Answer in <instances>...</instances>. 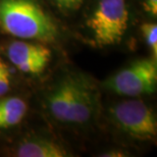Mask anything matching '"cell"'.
Returning a JSON list of instances; mask_svg holds the SVG:
<instances>
[{
    "instance_id": "cell-1",
    "label": "cell",
    "mask_w": 157,
    "mask_h": 157,
    "mask_svg": "<svg viewBox=\"0 0 157 157\" xmlns=\"http://www.w3.org/2000/svg\"><path fill=\"white\" fill-rule=\"evenodd\" d=\"M0 27L25 40L52 42L58 35L54 21L33 0H0Z\"/></svg>"
},
{
    "instance_id": "cell-2",
    "label": "cell",
    "mask_w": 157,
    "mask_h": 157,
    "mask_svg": "<svg viewBox=\"0 0 157 157\" xmlns=\"http://www.w3.org/2000/svg\"><path fill=\"white\" fill-rule=\"evenodd\" d=\"M47 108L55 119L67 124L90 121L96 108L93 89L83 78H63L46 97Z\"/></svg>"
},
{
    "instance_id": "cell-3",
    "label": "cell",
    "mask_w": 157,
    "mask_h": 157,
    "mask_svg": "<svg viewBox=\"0 0 157 157\" xmlns=\"http://www.w3.org/2000/svg\"><path fill=\"white\" fill-rule=\"evenodd\" d=\"M128 21V10L125 0H99L87 21V26L97 45L110 46L122 40Z\"/></svg>"
},
{
    "instance_id": "cell-4",
    "label": "cell",
    "mask_w": 157,
    "mask_h": 157,
    "mask_svg": "<svg viewBox=\"0 0 157 157\" xmlns=\"http://www.w3.org/2000/svg\"><path fill=\"white\" fill-rule=\"evenodd\" d=\"M156 59L145 58L134 61L104 82L105 89L128 97L151 94L156 89Z\"/></svg>"
},
{
    "instance_id": "cell-5",
    "label": "cell",
    "mask_w": 157,
    "mask_h": 157,
    "mask_svg": "<svg viewBox=\"0 0 157 157\" xmlns=\"http://www.w3.org/2000/svg\"><path fill=\"white\" fill-rule=\"evenodd\" d=\"M114 124L133 138L153 140L157 135L154 112L142 100L133 99L118 102L109 109Z\"/></svg>"
},
{
    "instance_id": "cell-6",
    "label": "cell",
    "mask_w": 157,
    "mask_h": 157,
    "mask_svg": "<svg viewBox=\"0 0 157 157\" xmlns=\"http://www.w3.org/2000/svg\"><path fill=\"white\" fill-rule=\"evenodd\" d=\"M7 57L21 73L38 75L48 65L51 51L42 44L13 41L7 47Z\"/></svg>"
},
{
    "instance_id": "cell-7",
    "label": "cell",
    "mask_w": 157,
    "mask_h": 157,
    "mask_svg": "<svg viewBox=\"0 0 157 157\" xmlns=\"http://www.w3.org/2000/svg\"><path fill=\"white\" fill-rule=\"evenodd\" d=\"M17 156L20 157H65L67 151L59 144L44 139H31L21 143Z\"/></svg>"
},
{
    "instance_id": "cell-8",
    "label": "cell",
    "mask_w": 157,
    "mask_h": 157,
    "mask_svg": "<svg viewBox=\"0 0 157 157\" xmlns=\"http://www.w3.org/2000/svg\"><path fill=\"white\" fill-rule=\"evenodd\" d=\"M27 103L18 97L0 98V130L12 128L23 121L27 113Z\"/></svg>"
},
{
    "instance_id": "cell-9",
    "label": "cell",
    "mask_w": 157,
    "mask_h": 157,
    "mask_svg": "<svg viewBox=\"0 0 157 157\" xmlns=\"http://www.w3.org/2000/svg\"><path fill=\"white\" fill-rule=\"evenodd\" d=\"M141 32L147 45L150 47L153 58L157 57V25L153 23H145L141 26Z\"/></svg>"
},
{
    "instance_id": "cell-10",
    "label": "cell",
    "mask_w": 157,
    "mask_h": 157,
    "mask_svg": "<svg viewBox=\"0 0 157 157\" xmlns=\"http://www.w3.org/2000/svg\"><path fill=\"white\" fill-rule=\"evenodd\" d=\"M10 88V71L6 62L0 58V98L8 92Z\"/></svg>"
},
{
    "instance_id": "cell-11",
    "label": "cell",
    "mask_w": 157,
    "mask_h": 157,
    "mask_svg": "<svg viewBox=\"0 0 157 157\" xmlns=\"http://www.w3.org/2000/svg\"><path fill=\"white\" fill-rule=\"evenodd\" d=\"M61 10L71 11L80 8L84 0H53Z\"/></svg>"
},
{
    "instance_id": "cell-12",
    "label": "cell",
    "mask_w": 157,
    "mask_h": 157,
    "mask_svg": "<svg viewBox=\"0 0 157 157\" xmlns=\"http://www.w3.org/2000/svg\"><path fill=\"white\" fill-rule=\"evenodd\" d=\"M144 8L151 17H157V0H145Z\"/></svg>"
}]
</instances>
